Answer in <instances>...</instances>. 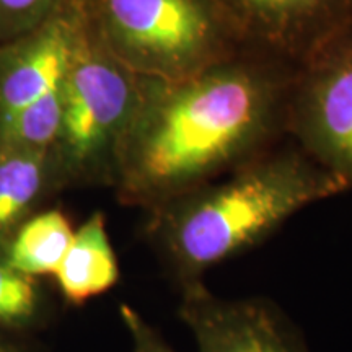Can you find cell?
<instances>
[{
	"label": "cell",
	"mask_w": 352,
	"mask_h": 352,
	"mask_svg": "<svg viewBox=\"0 0 352 352\" xmlns=\"http://www.w3.org/2000/svg\"><path fill=\"white\" fill-rule=\"evenodd\" d=\"M63 109V87L0 122L2 151H51Z\"/></svg>",
	"instance_id": "cell-12"
},
{
	"label": "cell",
	"mask_w": 352,
	"mask_h": 352,
	"mask_svg": "<svg viewBox=\"0 0 352 352\" xmlns=\"http://www.w3.org/2000/svg\"><path fill=\"white\" fill-rule=\"evenodd\" d=\"M104 47L139 77L182 80L243 50L209 0H85Z\"/></svg>",
	"instance_id": "cell-3"
},
{
	"label": "cell",
	"mask_w": 352,
	"mask_h": 352,
	"mask_svg": "<svg viewBox=\"0 0 352 352\" xmlns=\"http://www.w3.org/2000/svg\"><path fill=\"white\" fill-rule=\"evenodd\" d=\"M279 144L148 210V239L179 285L254 248L308 206L349 191L296 142Z\"/></svg>",
	"instance_id": "cell-2"
},
{
	"label": "cell",
	"mask_w": 352,
	"mask_h": 352,
	"mask_svg": "<svg viewBox=\"0 0 352 352\" xmlns=\"http://www.w3.org/2000/svg\"><path fill=\"white\" fill-rule=\"evenodd\" d=\"M140 95V77L85 32L63 83V109L51 148L60 186L114 182L116 157Z\"/></svg>",
	"instance_id": "cell-4"
},
{
	"label": "cell",
	"mask_w": 352,
	"mask_h": 352,
	"mask_svg": "<svg viewBox=\"0 0 352 352\" xmlns=\"http://www.w3.org/2000/svg\"><path fill=\"white\" fill-rule=\"evenodd\" d=\"M296 72L243 51L182 80L140 77L114 168L120 201L151 210L279 144Z\"/></svg>",
	"instance_id": "cell-1"
},
{
	"label": "cell",
	"mask_w": 352,
	"mask_h": 352,
	"mask_svg": "<svg viewBox=\"0 0 352 352\" xmlns=\"http://www.w3.org/2000/svg\"><path fill=\"white\" fill-rule=\"evenodd\" d=\"M74 239L67 215L57 209L30 215L12 236L7 259L26 277L54 276Z\"/></svg>",
	"instance_id": "cell-11"
},
{
	"label": "cell",
	"mask_w": 352,
	"mask_h": 352,
	"mask_svg": "<svg viewBox=\"0 0 352 352\" xmlns=\"http://www.w3.org/2000/svg\"><path fill=\"white\" fill-rule=\"evenodd\" d=\"M59 188L51 151L0 148V250H7L34 208Z\"/></svg>",
	"instance_id": "cell-10"
},
{
	"label": "cell",
	"mask_w": 352,
	"mask_h": 352,
	"mask_svg": "<svg viewBox=\"0 0 352 352\" xmlns=\"http://www.w3.org/2000/svg\"><path fill=\"white\" fill-rule=\"evenodd\" d=\"M77 0H0V43L36 28Z\"/></svg>",
	"instance_id": "cell-14"
},
{
	"label": "cell",
	"mask_w": 352,
	"mask_h": 352,
	"mask_svg": "<svg viewBox=\"0 0 352 352\" xmlns=\"http://www.w3.org/2000/svg\"><path fill=\"white\" fill-rule=\"evenodd\" d=\"M54 277L63 297L74 305H82L116 285L120 266L103 214H91L74 232L72 243Z\"/></svg>",
	"instance_id": "cell-9"
},
{
	"label": "cell",
	"mask_w": 352,
	"mask_h": 352,
	"mask_svg": "<svg viewBox=\"0 0 352 352\" xmlns=\"http://www.w3.org/2000/svg\"><path fill=\"white\" fill-rule=\"evenodd\" d=\"M38 292L32 277L20 274L0 250V324H23L36 315Z\"/></svg>",
	"instance_id": "cell-13"
},
{
	"label": "cell",
	"mask_w": 352,
	"mask_h": 352,
	"mask_svg": "<svg viewBox=\"0 0 352 352\" xmlns=\"http://www.w3.org/2000/svg\"><path fill=\"white\" fill-rule=\"evenodd\" d=\"M121 318L129 333L134 352H176L164 336L142 318L138 310L129 305H121Z\"/></svg>",
	"instance_id": "cell-15"
},
{
	"label": "cell",
	"mask_w": 352,
	"mask_h": 352,
	"mask_svg": "<svg viewBox=\"0 0 352 352\" xmlns=\"http://www.w3.org/2000/svg\"><path fill=\"white\" fill-rule=\"evenodd\" d=\"M85 25V0H77L36 28L0 43V122L63 87Z\"/></svg>",
	"instance_id": "cell-8"
},
{
	"label": "cell",
	"mask_w": 352,
	"mask_h": 352,
	"mask_svg": "<svg viewBox=\"0 0 352 352\" xmlns=\"http://www.w3.org/2000/svg\"><path fill=\"white\" fill-rule=\"evenodd\" d=\"M179 289L178 315L197 352H308L300 331L270 298H223L202 279Z\"/></svg>",
	"instance_id": "cell-7"
},
{
	"label": "cell",
	"mask_w": 352,
	"mask_h": 352,
	"mask_svg": "<svg viewBox=\"0 0 352 352\" xmlns=\"http://www.w3.org/2000/svg\"><path fill=\"white\" fill-rule=\"evenodd\" d=\"M243 50L292 69L352 25V0H209Z\"/></svg>",
	"instance_id": "cell-6"
},
{
	"label": "cell",
	"mask_w": 352,
	"mask_h": 352,
	"mask_svg": "<svg viewBox=\"0 0 352 352\" xmlns=\"http://www.w3.org/2000/svg\"><path fill=\"white\" fill-rule=\"evenodd\" d=\"M287 134L352 189V25L297 69Z\"/></svg>",
	"instance_id": "cell-5"
},
{
	"label": "cell",
	"mask_w": 352,
	"mask_h": 352,
	"mask_svg": "<svg viewBox=\"0 0 352 352\" xmlns=\"http://www.w3.org/2000/svg\"><path fill=\"white\" fill-rule=\"evenodd\" d=\"M0 352H16V349H13L12 346L3 344V342H0Z\"/></svg>",
	"instance_id": "cell-16"
}]
</instances>
